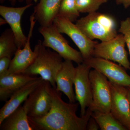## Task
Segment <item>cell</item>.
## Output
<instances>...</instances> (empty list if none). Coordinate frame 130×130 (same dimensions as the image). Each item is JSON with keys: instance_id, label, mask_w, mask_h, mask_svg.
<instances>
[{"instance_id": "cell-1", "label": "cell", "mask_w": 130, "mask_h": 130, "mask_svg": "<svg viewBox=\"0 0 130 130\" xmlns=\"http://www.w3.org/2000/svg\"><path fill=\"white\" fill-rule=\"evenodd\" d=\"M49 91L52 98L49 111L41 118L28 117L34 130H86L88 121L93 111L86 109L84 116L78 117L76 112L79 103H67L61 98V93L50 84Z\"/></svg>"}, {"instance_id": "cell-2", "label": "cell", "mask_w": 130, "mask_h": 130, "mask_svg": "<svg viewBox=\"0 0 130 130\" xmlns=\"http://www.w3.org/2000/svg\"><path fill=\"white\" fill-rule=\"evenodd\" d=\"M34 51L36 53L35 60L24 73L32 76L40 75L56 89V75L61 67L63 58L57 52L44 46L40 40L35 45Z\"/></svg>"}, {"instance_id": "cell-3", "label": "cell", "mask_w": 130, "mask_h": 130, "mask_svg": "<svg viewBox=\"0 0 130 130\" xmlns=\"http://www.w3.org/2000/svg\"><path fill=\"white\" fill-rule=\"evenodd\" d=\"M76 25L91 40H111L118 35L117 24L112 16L98 12L88 13L77 20Z\"/></svg>"}, {"instance_id": "cell-4", "label": "cell", "mask_w": 130, "mask_h": 130, "mask_svg": "<svg viewBox=\"0 0 130 130\" xmlns=\"http://www.w3.org/2000/svg\"><path fill=\"white\" fill-rule=\"evenodd\" d=\"M38 31L43 37L42 44L44 46L53 50L64 60L74 61L78 64L83 63L81 52L69 45L53 24L47 27L41 26L38 28Z\"/></svg>"}, {"instance_id": "cell-5", "label": "cell", "mask_w": 130, "mask_h": 130, "mask_svg": "<svg viewBox=\"0 0 130 130\" xmlns=\"http://www.w3.org/2000/svg\"><path fill=\"white\" fill-rule=\"evenodd\" d=\"M59 32L67 35L79 48L84 61L93 56L98 42L91 40L85 35L76 24L63 16H57L53 21Z\"/></svg>"}, {"instance_id": "cell-6", "label": "cell", "mask_w": 130, "mask_h": 130, "mask_svg": "<svg viewBox=\"0 0 130 130\" xmlns=\"http://www.w3.org/2000/svg\"><path fill=\"white\" fill-rule=\"evenodd\" d=\"M89 78L93 101L91 109L93 112H110L111 90L109 80L105 75L95 69L90 70Z\"/></svg>"}, {"instance_id": "cell-7", "label": "cell", "mask_w": 130, "mask_h": 130, "mask_svg": "<svg viewBox=\"0 0 130 130\" xmlns=\"http://www.w3.org/2000/svg\"><path fill=\"white\" fill-rule=\"evenodd\" d=\"M125 40L122 34L111 40L97 43L93 56L117 62L126 70H130V63L125 49Z\"/></svg>"}, {"instance_id": "cell-8", "label": "cell", "mask_w": 130, "mask_h": 130, "mask_svg": "<svg viewBox=\"0 0 130 130\" xmlns=\"http://www.w3.org/2000/svg\"><path fill=\"white\" fill-rule=\"evenodd\" d=\"M50 84L48 81L43 80L24 102L23 106L28 117L41 118L49 111L52 105V98L49 91Z\"/></svg>"}, {"instance_id": "cell-9", "label": "cell", "mask_w": 130, "mask_h": 130, "mask_svg": "<svg viewBox=\"0 0 130 130\" xmlns=\"http://www.w3.org/2000/svg\"><path fill=\"white\" fill-rule=\"evenodd\" d=\"M91 68L84 63L78 64L76 67L74 78L76 100L80 106V116L86 113V108L91 107L93 96L89 73Z\"/></svg>"}, {"instance_id": "cell-10", "label": "cell", "mask_w": 130, "mask_h": 130, "mask_svg": "<svg viewBox=\"0 0 130 130\" xmlns=\"http://www.w3.org/2000/svg\"><path fill=\"white\" fill-rule=\"evenodd\" d=\"M83 63L105 75L110 82L130 87V76L120 65L112 61L94 56L84 61Z\"/></svg>"}, {"instance_id": "cell-11", "label": "cell", "mask_w": 130, "mask_h": 130, "mask_svg": "<svg viewBox=\"0 0 130 130\" xmlns=\"http://www.w3.org/2000/svg\"><path fill=\"white\" fill-rule=\"evenodd\" d=\"M109 82L111 90L110 112L121 124L130 130V106L126 87Z\"/></svg>"}, {"instance_id": "cell-12", "label": "cell", "mask_w": 130, "mask_h": 130, "mask_svg": "<svg viewBox=\"0 0 130 130\" xmlns=\"http://www.w3.org/2000/svg\"><path fill=\"white\" fill-rule=\"evenodd\" d=\"M30 27L27 42L23 48L18 49L16 51L13 58L11 60L9 69L5 75L24 73L26 70L31 64L35 60L36 53L31 49L30 43L35 23L37 22L33 14L30 17Z\"/></svg>"}, {"instance_id": "cell-13", "label": "cell", "mask_w": 130, "mask_h": 130, "mask_svg": "<svg viewBox=\"0 0 130 130\" xmlns=\"http://www.w3.org/2000/svg\"><path fill=\"white\" fill-rule=\"evenodd\" d=\"M32 3L19 7L0 6V14L9 25L14 33L18 48H23L28 40L24 34L21 26V19L26 9L32 6Z\"/></svg>"}, {"instance_id": "cell-14", "label": "cell", "mask_w": 130, "mask_h": 130, "mask_svg": "<svg viewBox=\"0 0 130 130\" xmlns=\"http://www.w3.org/2000/svg\"><path fill=\"white\" fill-rule=\"evenodd\" d=\"M43 80L41 77H38L21 87L12 95L0 109V124L25 101L30 93L38 87Z\"/></svg>"}, {"instance_id": "cell-15", "label": "cell", "mask_w": 130, "mask_h": 130, "mask_svg": "<svg viewBox=\"0 0 130 130\" xmlns=\"http://www.w3.org/2000/svg\"><path fill=\"white\" fill-rule=\"evenodd\" d=\"M69 60H64L56 77V90L63 92L70 102H76L75 94L73 89L76 74V67Z\"/></svg>"}, {"instance_id": "cell-16", "label": "cell", "mask_w": 130, "mask_h": 130, "mask_svg": "<svg viewBox=\"0 0 130 130\" xmlns=\"http://www.w3.org/2000/svg\"><path fill=\"white\" fill-rule=\"evenodd\" d=\"M37 77L25 73L11 74L0 77V100L6 102L12 95Z\"/></svg>"}, {"instance_id": "cell-17", "label": "cell", "mask_w": 130, "mask_h": 130, "mask_svg": "<svg viewBox=\"0 0 130 130\" xmlns=\"http://www.w3.org/2000/svg\"><path fill=\"white\" fill-rule=\"evenodd\" d=\"M39 2L34 8L32 14L35 20L42 27H47L53 24L58 16L62 0H34Z\"/></svg>"}, {"instance_id": "cell-18", "label": "cell", "mask_w": 130, "mask_h": 130, "mask_svg": "<svg viewBox=\"0 0 130 130\" xmlns=\"http://www.w3.org/2000/svg\"><path fill=\"white\" fill-rule=\"evenodd\" d=\"M1 130H34L28 119V113L21 105L0 124Z\"/></svg>"}, {"instance_id": "cell-19", "label": "cell", "mask_w": 130, "mask_h": 130, "mask_svg": "<svg viewBox=\"0 0 130 130\" xmlns=\"http://www.w3.org/2000/svg\"><path fill=\"white\" fill-rule=\"evenodd\" d=\"M18 49L14 33L11 29H6L0 36V58L11 59Z\"/></svg>"}, {"instance_id": "cell-20", "label": "cell", "mask_w": 130, "mask_h": 130, "mask_svg": "<svg viewBox=\"0 0 130 130\" xmlns=\"http://www.w3.org/2000/svg\"><path fill=\"white\" fill-rule=\"evenodd\" d=\"M101 130H128L115 118L111 112L105 113L98 111L93 112L91 115Z\"/></svg>"}, {"instance_id": "cell-21", "label": "cell", "mask_w": 130, "mask_h": 130, "mask_svg": "<svg viewBox=\"0 0 130 130\" xmlns=\"http://www.w3.org/2000/svg\"><path fill=\"white\" fill-rule=\"evenodd\" d=\"M58 15L63 16L72 22L77 20L80 16L76 5V0H62Z\"/></svg>"}, {"instance_id": "cell-22", "label": "cell", "mask_w": 130, "mask_h": 130, "mask_svg": "<svg viewBox=\"0 0 130 130\" xmlns=\"http://www.w3.org/2000/svg\"><path fill=\"white\" fill-rule=\"evenodd\" d=\"M107 0H76L77 9L79 12L91 13L96 12L101 5Z\"/></svg>"}, {"instance_id": "cell-23", "label": "cell", "mask_w": 130, "mask_h": 130, "mask_svg": "<svg viewBox=\"0 0 130 130\" xmlns=\"http://www.w3.org/2000/svg\"><path fill=\"white\" fill-rule=\"evenodd\" d=\"M119 31L123 35L130 54V17L121 21Z\"/></svg>"}, {"instance_id": "cell-24", "label": "cell", "mask_w": 130, "mask_h": 130, "mask_svg": "<svg viewBox=\"0 0 130 130\" xmlns=\"http://www.w3.org/2000/svg\"><path fill=\"white\" fill-rule=\"evenodd\" d=\"M12 59L8 57L0 58V77L4 76L9 69Z\"/></svg>"}, {"instance_id": "cell-25", "label": "cell", "mask_w": 130, "mask_h": 130, "mask_svg": "<svg viewBox=\"0 0 130 130\" xmlns=\"http://www.w3.org/2000/svg\"><path fill=\"white\" fill-rule=\"evenodd\" d=\"M99 128L100 127L97 122L91 116L88 121L86 130H98Z\"/></svg>"}, {"instance_id": "cell-26", "label": "cell", "mask_w": 130, "mask_h": 130, "mask_svg": "<svg viewBox=\"0 0 130 130\" xmlns=\"http://www.w3.org/2000/svg\"><path fill=\"white\" fill-rule=\"evenodd\" d=\"M5 1V0H0V2L2 4ZM8 1L11 3L12 6H14L16 5L17 2H25L26 3V5L31 4L32 3V1L33 0H8Z\"/></svg>"}, {"instance_id": "cell-27", "label": "cell", "mask_w": 130, "mask_h": 130, "mask_svg": "<svg viewBox=\"0 0 130 130\" xmlns=\"http://www.w3.org/2000/svg\"><path fill=\"white\" fill-rule=\"evenodd\" d=\"M117 1L120 4H123L126 8L130 6V0H117Z\"/></svg>"}, {"instance_id": "cell-28", "label": "cell", "mask_w": 130, "mask_h": 130, "mask_svg": "<svg viewBox=\"0 0 130 130\" xmlns=\"http://www.w3.org/2000/svg\"><path fill=\"white\" fill-rule=\"evenodd\" d=\"M7 24V22L6 20L3 18H0V25L2 26Z\"/></svg>"}, {"instance_id": "cell-29", "label": "cell", "mask_w": 130, "mask_h": 130, "mask_svg": "<svg viewBox=\"0 0 130 130\" xmlns=\"http://www.w3.org/2000/svg\"><path fill=\"white\" fill-rule=\"evenodd\" d=\"M126 87L127 90V96L130 106V87Z\"/></svg>"}]
</instances>
